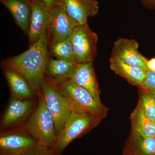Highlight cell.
<instances>
[{
    "mask_svg": "<svg viewBox=\"0 0 155 155\" xmlns=\"http://www.w3.org/2000/svg\"><path fill=\"white\" fill-rule=\"evenodd\" d=\"M48 42L47 33L24 52L5 60L3 67H9L19 72L39 91L44 81L46 67L49 58Z\"/></svg>",
    "mask_w": 155,
    "mask_h": 155,
    "instance_id": "6da1fadb",
    "label": "cell"
},
{
    "mask_svg": "<svg viewBox=\"0 0 155 155\" xmlns=\"http://www.w3.org/2000/svg\"><path fill=\"white\" fill-rule=\"evenodd\" d=\"M37 94L38 104L24 126L39 143L52 148L57 139L54 119L45 105L41 90Z\"/></svg>",
    "mask_w": 155,
    "mask_h": 155,
    "instance_id": "7a4b0ae2",
    "label": "cell"
},
{
    "mask_svg": "<svg viewBox=\"0 0 155 155\" xmlns=\"http://www.w3.org/2000/svg\"><path fill=\"white\" fill-rule=\"evenodd\" d=\"M59 90L67 99L71 111L87 114L103 119L108 110L87 90L71 80L58 84Z\"/></svg>",
    "mask_w": 155,
    "mask_h": 155,
    "instance_id": "3957f363",
    "label": "cell"
},
{
    "mask_svg": "<svg viewBox=\"0 0 155 155\" xmlns=\"http://www.w3.org/2000/svg\"><path fill=\"white\" fill-rule=\"evenodd\" d=\"M102 120L91 115L71 111L52 148L55 155H61L70 143L95 127Z\"/></svg>",
    "mask_w": 155,
    "mask_h": 155,
    "instance_id": "277c9868",
    "label": "cell"
},
{
    "mask_svg": "<svg viewBox=\"0 0 155 155\" xmlns=\"http://www.w3.org/2000/svg\"><path fill=\"white\" fill-rule=\"evenodd\" d=\"M41 91L47 108L52 115L55 123L57 137L63 130L71 112L69 103L61 93L58 84L45 76Z\"/></svg>",
    "mask_w": 155,
    "mask_h": 155,
    "instance_id": "5b68a950",
    "label": "cell"
},
{
    "mask_svg": "<svg viewBox=\"0 0 155 155\" xmlns=\"http://www.w3.org/2000/svg\"><path fill=\"white\" fill-rule=\"evenodd\" d=\"M75 61L77 64L93 63L97 55L98 36L88 23L79 25L71 35Z\"/></svg>",
    "mask_w": 155,
    "mask_h": 155,
    "instance_id": "8992f818",
    "label": "cell"
},
{
    "mask_svg": "<svg viewBox=\"0 0 155 155\" xmlns=\"http://www.w3.org/2000/svg\"><path fill=\"white\" fill-rule=\"evenodd\" d=\"M38 143L24 125L2 130L0 134V155H14Z\"/></svg>",
    "mask_w": 155,
    "mask_h": 155,
    "instance_id": "52a82bcc",
    "label": "cell"
},
{
    "mask_svg": "<svg viewBox=\"0 0 155 155\" xmlns=\"http://www.w3.org/2000/svg\"><path fill=\"white\" fill-rule=\"evenodd\" d=\"M34 97L20 99L11 96L1 121L2 130L24 125L36 108Z\"/></svg>",
    "mask_w": 155,
    "mask_h": 155,
    "instance_id": "ba28073f",
    "label": "cell"
},
{
    "mask_svg": "<svg viewBox=\"0 0 155 155\" xmlns=\"http://www.w3.org/2000/svg\"><path fill=\"white\" fill-rule=\"evenodd\" d=\"M79 25L68 14L64 5L56 7L51 12L48 33L49 41H51L52 43L66 39Z\"/></svg>",
    "mask_w": 155,
    "mask_h": 155,
    "instance_id": "9c48e42d",
    "label": "cell"
},
{
    "mask_svg": "<svg viewBox=\"0 0 155 155\" xmlns=\"http://www.w3.org/2000/svg\"><path fill=\"white\" fill-rule=\"evenodd\" d=\"M137 42L132 39L120 38L114 42L110 58L125 64L148 70L146 58L139 52Z\"/></svg>",
    "mask_w": 155,
    "mask_h": 155,
    "instance_id": "30bf717a",
    "label": "cell"
},
{
    "mask_svg": "<svg viewBox=\"0 0 155 155\" xmlns=\"http://www.w3.org/2000/svg\"><path fill=\"white\" fill-rule=\"evenodd\" d=\"M30 1L32 12L28 34L30 46L48 33L51 12L38 0Z\"/></svg>",
    "mask_w": 155,
    "mask_h": 155,
    "instance_id": "8fae6325",
    "label": "cell"
},
{
    "mask_svg": "<svg viewBox=\"0 0 155 155\" xmlns=\"http://www.w3.org/2000/svg\"><path fill=\"white\" fill-rule=\"evenodd\" d=\"M68 14L80 25L87 24V19L95 16L99 10L97 0H64Z\"/></svg>",
    "mask_w": 155,
    "mask_h": 155,
    "instance_id": "7c38bea8",
    "label": "cell"
},
{
    "mask_svg": "<svg viewBox=\"0 0 155 155\" xmlns=\"http://www.w3.org/2000/svg\"><path fill=\"white\" fill-rule=\"evenodd\" d=\"M70 80L89 92L97 101H101L93 63L77 64Z\"/></svg>",
    "mask_w": 155,
    "mask_h": 155,
    "instance_id": "4fadbf2b",
    "label": "cell"
},
{
    "mask_svg": "<svg viewBox=\"0 0 155 155\" xmlns=\"http://www.w3.org/2000/svg\"><path fill=\"white\" fill-rule=\"evenodd\" d=\"M3 72L8 84L12 97L20 99L34 97L36 90L31 85L20 73L8 67H3Z\"/></svg>",
    "mask_w": 155,
    "mask_h": 155,
    "instance_id": "5bb4252c",
    "label": "cell"
},
{
    "mask_svg": "<svg viewBox=\"0 0 155 155\" xmlns=\"http://www.w3.org/2000/svg\"><path fill=\"white\" fill-rule=\"evenodd\" d=\"M8 9L18 26L28 34L32 7L30 0H0Z\"/></svg>",
    "mask_w": 155,
    "mask_h": 155,
    "instance_id": "9a60e30c",
    "label": "cell"
},
{
    "mask_svg": "<svg viewBox=\"0 0 155 155\" xmlns=\"http://www.w3.org/2000/svg\"><path fill=\"white\" fill-rule=\"evenodd\" d=\"M76 62L49 58L45 70V76L57 84L71 79Z\"/></svg>",
    "mask_w": 155,
    "mask_h": 155,
    "instance_id": "2e32d148",
    "label": "cell"
},
{
    "mask_svg": "<svg viewBox=\"0 0 155 155\" xmlns=\"http://www.w3.org/2000/svg\"><path fill=\"white\" fill-rule=\"evenodd\" d=\"M110 64L111 70L116 74L137 87L141 86L147 77V70L128 65L119 59L110 58Z\"/></svg>",
    "mask_w": 155,
    "mask_h": 155,
    "instance_id": "e0dca14e",
    "label": "cell"
},
{
    "mask_svg": "<svg viewBox=\"0 0 155 155\" xmlns=\"http://www.w3.org/2000/svg\"><path fill=\"white\" fill-rule=\"evenodd\" d=\"M123 154L155 155V138H146L131 130L124 145Z\"/></svg>",
    "mask_w": 155,
    "mask_h": 155,
    "instance_id": "ac0fdd59",
    "label": "cell"
},
{
    "mask_svg": "<svg viewBox=\"0 0 155 155\" xmlns=\"http://www.w3.org/2000/svg\"><path fill=\"white\" fill-rule=\"evenodd\" d=\"M132 131L146 138H155V122L137 104L130 116Z\"/></svg>",
    "mask_w": 155,
    "mask_h": 155,
    "instance_id": "d6986e66",
    "label": "cell"
},
{
    "mask_svg": "<svg viewBox=\"0 0 155 155\" xmlns=\"http://www.w3.org/2000/svg\"><path fill=\"white\" fill-rule=\"evenodd\" d=\"M71 37V35L62 41L51 43V53L53 57L56 59L76 62Z\"/></svg>",
    "mask_w": 155,
    "mask_h": 155,
    "instance_id": "ffe728a7",
    "label": "cell"
},
{
    "mask_svg": "<svg viewBox=\"0 0 155 155\" xmlns=\"http://www.w3.org/2000/svg\"><path fill=\"white\" fill-rule=\"evenodd\" d=\"M138 105L150 119L155 122V98L144 90L139 88Z\"/></svg>",
    "mask_w": 155,
    "mask_h": 155,
    "instance_id": "44dd1931",
    "label": "cell"
},
{
    "mask_svg": "<svg viewBox=\"0 0 155 155\" xmlns=\"http://www.w3.org/2000/svg\"><path fill=\"white\" fill-rule=\"evenodd\" d=\"M14 155H55L52 148L38 143L30 148Z\"/></svg>",
    "mask_w": 155,
    "mask_h": 155,
    "instance_id": "7402d4cb",
    "label": "cell"
},
{
    "mask_svg": "<svg viewBox=\"0 0 155 155\" xmlns=\"http://www.w3.org/2000/svg\"><path fill=\"white\" fill-rule=\"evenodd\" d=\"M138 87L147 91L155 98V72L147 70L144 81Z\"/></svg>",
    "mask_w": 155,
    "mask_h": 155,
    "instance_id": "603a6c76",
    "label": "cell"
},
{
    "mask_svg": "<svg viewBox=\"0 0 155 155\" xmlns=\"http://www.w3.org/2000/svg\"><path fill=\"white\" fill-rule=\"evenodd\" d=\"M42 3L48 8L52 11L58 6L64 5V0H38Z\"/></svg>",
    "mask_w": 155,
    "mask_h": 155,
    "instance_id": "cb8c5ba5",
    "label": "cell"
},
{
    "mask_svg": "<svg viewBox=\"0 0 155 155\" xmlns=\"http://www.w3.org/2000/svg\"><path fill=\"white\" fill-rule=\"evenodd\" d=\"M145 8L150 10H155V0H140Z\"/></svg>",
    "mask_w": 155,
    "mask_h": 155,
    "instance_id": "d4e9b609",
    "label": "cell"
},
{
    "mask_svg": "<svg viewBox=\"0 0 155 155\" xmlns=\"http://www.w3.org/2000/svg\"><path fill=\"white\" fill-rule=\"evenodd\" d=\"M147 64L149 70L155 72V58H153L149 61L147 60Z\"/></svg>",
    "mask_w": 155,
    "mask_h": 155,
    "instance_id": "484cf974",
    "label": "cell"
},
{
    "mask_svg": "<svg viewBox=\"0 0 155 155\" xmlns=\"http://www.w3.org/2000/svg\"><path fill=\"white\" fill-rule=\"evenodd\" d=\"M123 155H128L123 154Z\"/></svg>",
    "mask_w": 155,
    "mask_h": 155,
    "instance_id": "4316f807",
    "label": "cell"
}]
</instances>
